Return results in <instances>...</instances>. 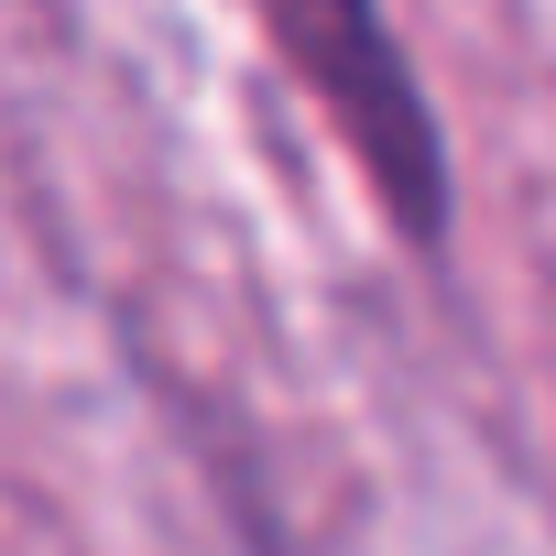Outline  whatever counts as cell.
I'll use <instances>...</instances> for the list:
<instances>
[{"mask_svg": "<svg viewBox=\"0 0 556 556\" xmlns=\"http://www.w3.org/2000/svg\"><path fill=\"white\" fill-rule=\"evenodd\" d=\"M273 55L306 77V99L328 110V131L350 142V164L371 175L382 218L437 251L447 240V142H437V110L382 23V0H251Z\"/></svg>", "mask_w": 556, "mask_h": 556, "instance_id": "cell-1", "label": "cell"}]
</instances>
